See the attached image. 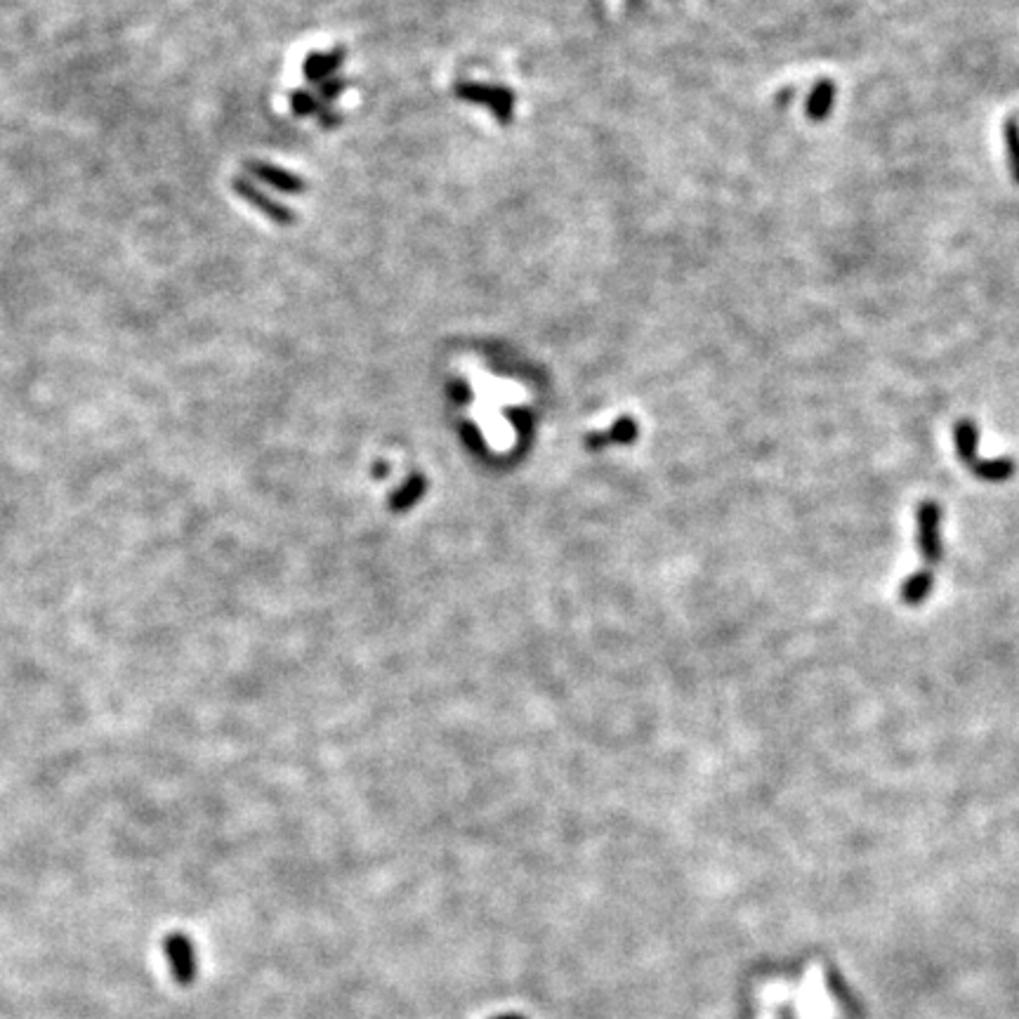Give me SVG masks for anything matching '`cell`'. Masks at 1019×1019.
<instances>
[{
	"instance_id": "cell-8",
	"label": "cell",
	"mask_w": 1019,
	"mask_h": 1019,
	"mask_svg": "<svg viewBox=\"0 0 1019 1019\" xmlns=\"http://www.w3.org/2000/svg\"><path fill=\"white\" fill-rule=\"evenodd\" d=\"M836 95L838 88L831 78H821V81L814 83L810 100H807V118L814 123L826 121V118L831 116L833 107H836Z\"/></svg>"
},
{
	"instance_id": "cell-12",
	"label": "cell",
	"mask_w": 1019,
	"mask_h": 1019,
	"mask_svg": "<svg viewBox=\"0 0 1019 1019\" xmlns=\"http://www.w3.org/2000/svg\"><path fill=\"white\" fill-rule=\"evenodd\" d=\"M1005 149H1008V161L1012 170V180L1019 184V118L1010 116L1003 126Z\"/></svg>"
},
{
	"instance_id": "cell-5",
	"label": "cell",
	"mask_w": 1019,
	"mask_h": 1019,
	"mask_svg": "<svg viewBox=\"0 0 1019 1019\" xmlns=\"http://www.w3.org/2000/svg\"><path fill=\"white\" fill-rule=\"evenodd\" d=\"M246 170L253 177H258L260 182L269 184V187L276 189V192H281V194H300V192H305V180H302V177L288 173V170L279 168V166H272V163L248 161L246 163Z\"/></svg>"
},
{
	"instance_id": "cell-9",
	"label": "cell",
	"mask_w": 1019,
	"mask_h": 1019,
	"mask_svg": "<svg viewBox=\"0 0 1019 1019\" xmlns=\"http://www.w3.org/2000/svg\"><path fill=\"white\" fill-rule=\"evenodd\" d=\"M953 444H956V453L961 458L963 465H972L979 460V430L972 420H958L956 427H953Z\"/></svg>"
},
{
	"instance_id": "cell-11",
	"label": "cell",
	"mask_w": 1019,
	"mask_h": 1019,
	"mask_svg": "<svg viewBox=\"0 0 1019 1019\" xmlns=\"http://www.w3.org/2000/svg\"><path fill=\"white\" fill-rule=\"evenodd\" d=\"M970 472L977 479H982V482L1001 484V482H1008V479L1015 475V460L1012 458H989V460L979 458L977 463L970 468Z\"/></svg>"
},
{
	"instance_id": "cell-1",
	"label": "cell",
	"mask_w": 1019,
	"mask_h": 1019,
	"mask_svg": "<svg viewBox=\"0 0 1019 1019\" xmlns=\"http://www.w3.org/2000/svg\"><path fill=\"white\" fill-rule=\"evenodd\" d=\"M456 97L458 100H465V102L479 104V107L491 109V114L496 116V121L503 123V126L512 123V116H515V92L508 88L460 81V83H456Z\"/></svg>"
},
{
	"instance_id": "cell-13",
	"label": "cell",
	"mask_w": 1019,
	"mask_h": 1019,
	"mask_svg": "<svg viewBox=\"0 0 1019 1019\" xmlns=\"http://www.w3.org/2000/svg\"><path fill=\"white\" fill-rule=\"evenodd\" d=\"M347 88V83L343 81V78H328V81H321L317 85V97L319 100H324L326 104H331L333 100H338L340 92H343Z\"/></svg>"
},
{
	"instance_id": "cell-6",
	"label": "cell",
	"mask_w": 1019,
	"mask_h": 1019,
	"mask_svg": "<svg viewBox=\"0 0 1019 1019\" xmlns=\"http://www.w3.org/2000/svg\"><path fill=\"white\" fill-rule=\"evenodd\" d=\"M291 107L298 116H317L319 123L324 128H333L340 123V116L331 109V104L319 100L317 92L295 90L291 95Z\"/></svg>"
},
{
	"instance_id": "cell-3",
	"label": "cell",
	"mask_w": 1019,
	"mask_h": 1019,
	"mask_svg": "<svg viewBox=\"0 0 1019 1019\" xmlns=\"http://www.w3.org/2000/svg\"><path fill=\"white\" fill-rule=\"evenodd\" d=\"M163 951H166L170 968H173L175 982L180 986H189L196 979V953L192 939L182 932H173L163 939Z\"/></svg>"
},
{
	"instance_id": "cell-10",
	"label": "cell",
	"mask_w": 1019,
	"mask_h": 1019,
	"mask_svg": "<svg viewBox=\"0 0 1019 1019\" xmlns=\"http://www.w3.org/2000/svg\"><path fill=\"white\" fill-rule=\"evenodd\" d=\"M932 585H935V576H932L930 569H920L916 574H911L899 588V597H902L904 604L909 607H918L932 595Z\"/></svg>"
},
{
	"instance_id": "cell-7",
	"label": "cell",
	"mask_w": 1019,
	"mask_h": 1019,
	"mask_svg": "<svg viewBox=\"0 0 1019 1019\" xmlns=\"http://www.w3.org/2000/svg\"><path fill=\"white\" fill-rule=\"evenodd\" d=\"M343 62H345V48H335L328 52H312V55L305 59L302 74H305L307 81L319 85L321 81L333 78L335 71L343 67Z\"/></svg>"
},
{
	"instance_id": "cell-4",
	"label": "cell",
	"mask_w": 1019,
	"mask_h": 1019,
	"mask_svg": "<svg viewBox=\"0 0 1019 1019\" xmlns=\"http://www.w3.org/2000/svg\"><path fill=\"white\" fill-rule=\"evenodd\" d=\"M232 187L243 201L251 203V206L260 210V213H265L269 220L276 222V225H293L295 222V213L291 208L272 199V196L265 194V189H258L253 182H248L246 177H234Z\"/></svg>"
},
{
	"instance_id": "cell-14",
	"label": "cell",
	"mask_w": 1019,
	"mask_h": 1019,
	"mask_svg": "<svg viewBox=\"0 0 1019 1019\" xmlns=\"http://www.w3.org/2000/svg\"><path fill=\"white\" fill-rule=\"evenodd\" d=\"M496 1019H522L519 1015H503V1017H496Z\"/></svg>"
},
{
	"instance_id": "cell-2",
	"label": "cell",
	"mask_w": 1019,
	"mask_h": 1019,
	"mask_svg": "<svg viewBox=\"0 0 1019 1019\" xmlns=\"http://www.w3.org/2000/svg\"><path fill=\"white\" fill-rule=\"evenodd\" d=\"M918 522V550L928 567H937L944 560V541H942V508L935 501H925L918 505L916 512Z\"/></svg>"
}]
</instances>
